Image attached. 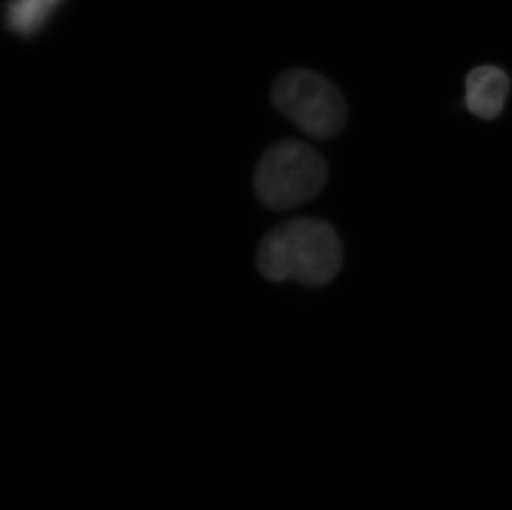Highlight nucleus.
Instances as JSON below:
<instances>
[{
	"label": "nucleus",
	"instance_id": "f257e3e1",
	"mask_svg": "<svg viewBox=\"0 0 512 510\" xmlns=\"http://www.w3.org/2000/svg\"><path fill=\"white\" fill-rule=\"evenodd\" d=\"M256 262L259 272L271 282L295 280L317 287L337 277L343 249L329 222L297 217L267 232L257 249Z\"/></svg>",
	"mask_w": 512,
	"mask_h": 510
},
{
	"label": "nucleus",
	"instance_id": "f03ea898",
	"mask_svg": "<svg viewBox=\"0 0 512 510\" xmlns=\"http://www.w3.org/2000/svg\"><path fill=\"white\" fill-rule=\"evenodd\" d=\"M329 176L325 159L302 141L269 146L254 171V191L272 211H290L319 196Z\"/></svg>",
	"mask_w": 512,
	"mask_h": 510
},
{
	"label": "nucleus",
	"instance_id": "7ed1b4c3",
	"mask_svg": "<svg viewBox=\"0 0 512 510\" xmlns=\"http://www.w3.org/2000/svg\"><path fill=\"white\" fill-rule=\"evenodd\" d=\"M272 105L314 140H330L339 135L347 121L342 93L324 75L292 68L285 70L271 90Z\"/></svg>",
	"mask_w": 512,
	"mask_h": 510
},
{
	"label": "nucleus",
	"instance_id": "20e7f679",
	"mask_svg": "<svg viewBox=\"0 0 512 510\" xmlns=\"http://www.w3.org/2000/svg\"><path fill=\"white\" fill-rule=\"evenodd\" d=\"M511 92L508 73L494 65L474 68L466 77V106L481 120H494L503 113Z\"/></svg>",
	"mask_w": 512,
	"mask_h": 510
},
{
	"label": "nucleus",
	"instance_id": "39448f33",
	"mask_svg": "<svg viewBox=\"0 0 512 510\" xmlns=\"http://www.w3.org/2000/svg\"><path fill=\"white\" fill-rule=\"evenodd\" d=\"M63 0H9L5 5V27L20 37H32L49 22Z\"/></svg>",
	"mask_w": 512,
	"mask_h": 510
}]
</instances>
